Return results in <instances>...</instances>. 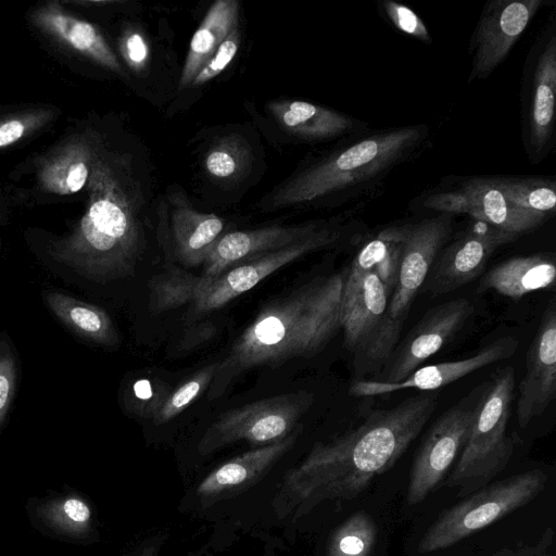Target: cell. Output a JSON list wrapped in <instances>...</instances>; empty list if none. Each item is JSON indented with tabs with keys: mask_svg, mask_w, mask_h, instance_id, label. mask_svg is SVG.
Segmentation results:
<instances>
[{
	"mask_svg": "<svg viewBox=\"0 0 556 556\" xmlns=\"http://www.w3.org/2000/svg\"><path fill=\"white\" fill-rule=\"evenodd\" d=\"M302 431L303 425L299 424L285 439L227 460L201 481L197 494L203 498H213L250 486L293 447Z\"/></svg>",
	"mask_w": 556,
	"mask_h": 556,
	"instance_id": "obj_23",
	"label": "cell"
},
{
	"mask_svg": "<svg viewBox=\"0 0 556 556\" xmlns=\"http://www.w3.org/2000/svg\"><path fill=\"white\" fill-rule=\"evenodd\" d=\"M543 0H491L482 9L469 42L468 83L488 78L506 59Z\"/></svg>",
	"mask_w": 556,
	"mask_h": 556,
	"instance_id": "obj_13",
	"label": "cell"
},
{
	"mask_svg": "<svg viewBox=\"0 0 556 556\" xmlns=\"http://www.w3.org/2000/svg\"><path fill=\"white\" fill-rule=\"evenodd\" d=\"M339 231L324 226L311 237L287 248L252 257L218 276L205 278L182 270V282L193 316L222 308L230 301L250 291L279 268L298 258L325 249L339 239Z\"/></svg>",
	"mask_w": 556,
	"mask_h": 556,
	"instance_id": "obj_10",
	"label": "cell"
},
{
	"mask_svg": "<svg viewBox=\"0 0 556 556\" xmlns=\"http://www.w3.org/2000/svg\"><path fill=\"white\" fill-rule=\"evenodd\" d=\"M425 135L424 126H403L353 140L278 187L266 199L265 208L308 203L365 186L408 156Z\"/></svg>",
	"mask_w": 556,
	"mask_h": 556,
	"instance_id": "obj_4",
	"label": "cell"
},
{
	"mask_svg": "<svg viewBox=\"0 0 556 556\" xmlns=\"http://www.w3.org/2000/svg\"><path fill=\"white\" fill-rule=\"evenodd\" d=\"M387 18L402 33L422 42H430L431 36L424 21L408 7L393 0L381 3Z\"/></svg>",
	"mask_w": 556,
	"mask_h": 556,
	"instance_id": "obj_36",
	"label": "cell"
},
{
	"mask_svg": "<svg viewBox=\"0 0 556 556\" xmlns=\"http://www.w3.org/2000/svg\"><path fill=\"white\" fill-rule=\"evenodd\" d=\"M46 301L53 314L78 336L98 344H117L118 333L102 307L55 291L48 292Z\"/></svg>",
	"mask_w": 556,
	"mask_h": 556,
	"instance_id": "obj_27",
	"label": "cell"
},
{
	"mask_svg": "<svg viewBox=\"0 0 556 556\" xmlns=\"http://www.w3.org/2000/svg\"><path fill=\"white\" fill-rule=\"evenodd\" d=\"M517 348L518 340L516 338L502 337L469 357L419 367L399 382H383L375 379L356 380L351 384L350 393L356 397H366L386 395L407 389L435 390L488 365L509 358L515 354Z\"/></svg>",
	"mask_w": 556,
	"mask_h": 556,
	"instance_id": "obj_18",
	"label": "cell"
},
{
	"mask_svg": "<svg viewBox=\"0 0 556 556\" xmlns=\"http://www.w3.org/2000/svg\"><path fill=\"white\" fill-rule=\"evenodd\" d=\"M556 396V308L544 311L526 356V374L519 386L516 406L518 424L525 428L541 416Z\"/></svg>",
	"mask_w": 556,
	"mask_h": 556,
	"instance_id": "obj_19",
	"label": "cell"
},
{
	"mask_svg": "<svg viewBox=\"0 0 556 556\" xmlns=\"http://www.w3.org/2000/svg\"><path fill=\"white\" fill-rule=\"evenodd\" d=\"M546 475L539 469L495 482L445 510L426 531L419 553L443 549L502 519L533 500L544 488Z\"/></svg>",
	"mask_w": 556,
	"mask_h": 556,
	"instance_id": "obj_7",
	"label": "cell"
},
{
	"mask_svg": "<svg viewBox=\"0 0 556 556\" xmlns=\"http://www.w3.org/2000/svg\"><path fill=\"white\" fill-rule=\"evenodd\" d=\"M58 115L53 109H29L0 118V150L11 147L49 125Z\"/></svg>",
	"mask_w": 556,
	"mask_h": 556,
	"instance_id": "obj_33",
	"label": "cell"
},
{
	"mask_svg": "<svg viewBox=\"0 0 556 556\" xmlns=\"http://www.w3.org/2000/svg\"><path fill=\"white\" fill-rule=\"evenodd\" d=\"M346 273L316 277L266 302L218 361L207 390L219 399L245 372L276 367L295 357L319 353L340 329V307Z\"/></svg>",
	"mask_w": 556,
	"mask_h": 556,
	"instance_id": "obj_3",
	"label": "cell"
},
{
	"mask_svg": "<svg viewBox=\"0 0 556 556\" xmlns=\"http://www.w3.org/2000/svg\"><path fill=\"white\" fill-rule=\"evenodd\" d=\"M453 214L440 213L406 224L395 288L375 342L368 366L384 365L396 344L416 294L453 230Z\"/></svg>",
	"mask_w": 556,
	"mask_h": 556,
	"instance_id": "obj_6",
	"label": "cell"
},
{
	"mask_svg": "<svg viewBox=\"0 0 556 556\" xmlns=\"http://www.w3.org/2000/svg\"><path fill=\"white\" fill-rule=\"evenodd\" d=\"M16 384V366L10 345L0 340V426L10 408Z\"/></svg>",
	"mask_w": 556,
	"mask_h": 556,
	"instance_id": "obj_37",
	"label": "cell"
},
{
	"mask_svg": "<svg viewBox=\"0 0 556 556\" xmlns=\"http://www.w3.org/2000/svg\"><path fill=\"white\" fill-rule=\"evenodd\" d=\"M30 22L59 45L103 68L125 76L117 55L101 30L94 24L68 13L60 1H49L38 7L30 14Z\"/></svg>",
	"mask_w": 556,
	"mask_h": 556,
	"instance_id": "obj_21",
	"label": "cell"
},
{
	"mask_svg": "<svg viewBox=\"0 0 556 556\" xmlns=\"http://www.w3.org/2000/svg\"><path fill=\"white\" fill-rule=\"evenodd\" d=\"M218 362L211 363L172 391L165 402L152 418L155 425H163L181 414L198 397H200L211 384Z\"/></svg>",
	"mask_w": 556,
	"mask_h": 556,
	"instance_id": "obj_32",
	"label": "cell"
},
{
	"mask_svg": "<svg viewBox=\"0 0 556 556\" xmlns=\"http://www.w3.org/2000/svg\"><path fill=\"white\" fill-rule=\"evenodd\" d=\"M38 515L50 528L67 535L79 536L89 531L91 509L79 497L66 496L45 503Z\"/></svg>",
	"mask_w": 556,
	"mask_h": 556,
	"instance_id": "obj_31",
	"label": "cell"
},
{
	"mask_svg": "<svg viewBox=\"0 0 556 556\" xmlns=\"http://www.w3.org/2000/svg\"><path fill=\"white\" fill-rule=\"evenodd\" d=\"M376 538L375 521L365 513H355L333 533L328 556H368Z\"/></svg>",
	"mask_w": 556,
	"mask_h": 556,
	"instance_id": "obj_30",
	"label": "cell"
},
{
	"mask_svg": "<svg viewBox=\"0 0 556 556\" xmlns=\"http://www.w3.org/2000/svg\"><path fill=\"white\" fill-rule=\"evenodd\" d=\"M268 109L285 131L308 142L353 134L361 125V122L342 112L302 100L273 101Z\"/></svg>",
	"mask_w": 556,
	"mask_h": 556,
	"instance_id": "obj_24",
	"label": "cell"
},
{
	"mask_svg": "<svg viewBox=\"0 0 556 556\" xmlns=\"http://www.w3.org/2000/svg\"><path fill=\"white\" fill-rule=\"evenodd\" d=\"M252 162L248 142L237 134L216 139L204 154L203 167L210 179L231 184L243 178Z\"/></svg>",
	"mask_w": 556,
	"mask_h": 556,
	"instance_id": "obj_28",
	"label": "cell"
},
{
	"mask_svg": "<svg viewBox=\"0 0 556 556\" xmlns=\"http://www.w3.org/2000/svg\"><path fill=\"white\" fill-rule=\"evenodd\" d=\"M490 182L513 204L549 215L555 212L556 184L543 177L488 176Z\"/></svg>",
	"mask_w": 556,
	"mask_h": 556,
	"instance_id": "obj_29",
	"label": "cell"
},
{
	"mask_svg": "<svg viewBox=\"0 0 556 556\" xmlns=\"http://www.w3.org/2000/svg\"><path fill=\"white\" fill-rule=\"evenodd\" d=\"M387 247L381 230L354 257L343 285L340 329L343 344L367 365L390 300L375 266Z\"/></svg>",
	"mask_w": 556,
	"mask_h": 556,
	"instance_id": "obj_8",
	"label": "cell"
},
{
	"mask_svg": "<svg viewBox=\"0 0 556 556\" xmlns=\"http://www.w3.org/2000/svg\"><path fill=\"white\" fill-rule=\"evenodd\" d=\"M170 393L160 378L136 380L125 394V407L137 417L152 419Z\"/></svg>",
	"mask_w": 556,
	"mask_h": 556,
	"instance_id": "obj_34",
	"label": "cell"
},
{
	"mask_svg": "<svg viewBox=\"0 0 556 556\" xmlns=\"http://www.w3.org/2000/svg\"><path fill=\"white\" fill-rule=\"evenodd\" d=\"M323 227L319 222H308L225 232L205 260L201 276L205 278L218 276L226 269L252 257L302 241Z\"/></svg>",
	"mask_w": 556,
	"mask_h": 556,
	"instance_id": "obj_20",
	"label": "cell"
},
{
	"mask_svg": "<svg viewBox=\"0 0 556 556\" xmlns=\"http://www.w3.org/2000/svg\"><path fill=\"white\" fill-rule=\"evenodd\" d=\"M102 138L94 131L74 134L40 162L37 179L49 193L70 195L84 189Z\"/></svg>",
	"mask_w": 556,
	"mask_h": 556,
	"instance_id": "obj_22",
	"label": "cell"
},
{
	"mask_svg": "<svg viewBox=\"0 0 556 556\" xmlns=\"http://www.w3.org/2000/svg\"><path fill=\"white\" fill-rule=\"evenodd\" d=\"M523 144L533 163L554 147L556 105V18L538 37L529 51L522 83Z\"/></svg>",
	"mask_w": 556,
	"mask_h": 556,
	"instance_id": "obj_11",
	"label": "cell"
},
{
	"mask_svg": "<svg viewBox=\"0 0 556 556\" xmlns=\"http://www.w3.org/2000/svg\"><path fill=\"white\" fill-rule=\"evenodd\" d=\"M515 387L511 366L501 369L483 384L466 444L446 481L447 486L465 493L488 482L506 467L514 451L507 424Z\"/></svg>",
	"mask_w": 556,
	"mask_h": 556,
	"instance_id": "obj_5",
	"label": "cell"
},
{
	"mask_svg": "<svg viewBox=\"0 0 556 556\" xmlns=\"http://www.w3.org/2000/svg\"><path fill=\"white\" fill-rule=\"evenodd\" d=\"M483 384L445 410L429 429L410 470L406 501L422 502L460 454L466 444Z\"/></svg>",
	"mask_w": 556,
	"mask_h": 556,
	"instance_id": "obj_12",
	"label": "cell"
},
{
	"mask_svg": "<svg viewBox=\"0 0 556 556\" xmlns=\"http://www.w3.org/2000/svg\"><path fill=\"white\" fill-rule=\"evenodd\" d=\"M239 24V3L217 0L193 34L179 79V88L191 83L231 29Z\"/></svg>",
	"mask_w": 556,
	"mask_h": 556,
	"instance_id": "obj_26",
	"label": "cell"
},
{
	"mask_svg": "<svg viewBox=\"0 0 556 556\" xmlns=\"http://www.w3.org/2000/svg\"><path fill=\"white\" fill-rule=\"evenodd\" d=\"M165 201L160 231L166 253L184 267L203 266L214 244L225 233L224 218L198 211L178 192Z\"/></svg>",
	"mask_w": 556,
	"mask_h": 556,
	"instance_id": "obj_17",
	"label": "cell"
},
{
	"mask_svg": "<svg viewBox=\"0 0 556 556\" xmlns=\"http://www.w3.org/2000/svg\"><path fill=\"white\" fill-rule=\"evenodd\" d=\"M439 213L467 214L475 220L521 236L539 228L548 215L521 208L509 202L488 176L463 181L458 189L437 192L425 200Z\"/></svg>",
	"mask_w": 556,
	"mask_h": 556,
	"instance_id": "obj_15",
	"label": "cell"
},
{
	"mask_svg": "<svg viewBox=\"0 0 556 556\" xmlns=\"http://www.w3.org/2000/svg\"><path fill=\"white\" fill-rule=\"evenodd\" d=\"M239 24L227 35L214 54L198 73L190 87H200L219 75L233 60L240 47Z\"/></svg>",
	"mask_w": 556,
	"mask_h": 556,
	"instance_id": "obj_35",
	"label": "cell"
},
{
	"mask_svg": "<svg viewBox=\"0 0 556 556\" xmlns=\"http://www.w3.org/2000/svg\"><path fill=\"white\" fill-rule=\"evenodd\" d=\"M139 556H153V554L151 553V551H148V552L140 554Z\"/></svg>",
	"mask_w": 556,
	"mask_h": 556,
	"instance_id": "obj_41",
	"label": "cell"
},
{
	"mask_svg": "<svg viewBox=\"0 0 556 556\" xmlns=\"http://www.w3.org/2000/svg\"><path fill=\"white\" fill-rule=\"evenodd\" d=\"M556 262L553 253H535L510 257L491 268L481 279L479 291L520 299L528 293L554 286Z\"/></svg>",
	"mask_w": 556,
	"mask_h": 556,
	"instance_id": "obj_25",
	"label": "cell"
},
{
	"mask_svg": "<svg viewBox=\"0 0 556 556\" xmlns=\"http://www.w3.org/2000/svg\"><path fill=\"white\" fill-rule=\"evenodd\" d=\"M118 48L127 66L134 72H141L148 64L150 48L138 30H126L119 38Z\"/></svg>",
	"mask_w": 556,
	"mask_h": 556,
	"instance_id": "obj_38",
	"label": "cell"
},
{
	"mask_svg": "<svg viewBox=\"0 0 556 556\" xmlns=\"http://www.w3.org/2000/svg\"><path fill=\"white\" fill-rule=\"evenodd\" d=\"M437 407L432 395H416L372 410L361 425L313 445L290 469L275 504L294 518L329 500H351L391 469L418 437Z\"/></svg>",
	"mask_w": 556,
	"mask_h": 556,
	"instance_id": "obj_1",
	"label": "cell"
},
{
	"mask_svg": "<svg viewBox=\"0 0 556 556\" xmlns=\"http://www.w3.org/2000/svg\"><path fill=\"white\" fill-rule=\"evenodd\" d=\"M473 313L466 298L431 307L399 342L383 365L379 381L399 382L438 353L462 329Z\"/></svg>",
	"mask_w": 556,
	"mask_h": 556,
	"instance_id": "obj_16",
	"label": "cell"
},
{
	"mask_svg": "<svg viewBox=\"0 0 556 556\" xmlns=\"http://www.w3.org/2000/svg\"><path fill=\"white\" fill-rule=\"evenodd\" d=\"M520 236L475 220L440 251L422 285L431 295L452 292L480 276L493 253Z\"/></svg>",
	"mask_w": 556,
	"mask_h": 556,
	"instance_id": "obj_14",
	"label": "cell"
},
{
	"mask_svg": "<svg viewBox=\"0 0 556 556\" xmlns=\"http://www.w3.org/2000/svg\"><path fill=\"white\" fill-rule=\"evenodd\" d=\"M214 336V327L213 325H204V327L198 329V333L195 336V339L190 336L189 333L187 336H184L181 341L179 342V349L182 350H190L201 342L206 341L207 339L212 338Z\"/></svg>",
	"mask_w": 556,
	"mask_h": 556,
	"instance_id": "obj_39",
	"label": "cell"
},
{
	"mask_svg": "<svg viewBox=\"0 0 556 556\" xmlns=\"http://www.w3.org/2000/svg\"><path fill=\"white\" fill-rule=\"evenodd\" d=\"M74 4H81V5H110V4H116L119 3V1H72Z\"/></svg>",
	"mask_w": 556,
	"mask_h": 556,
	"instance_id": "obj_40",
	"label": "cell"
},
{
	"mask_svg": "<svg viewBox=\"0 0 556 556\" xmlns=\"http://www.w3.org/2000/svg\"><path fill=\"white\" fill-rule=\"evenodd\" d=\"M315 401L299 390L248 403L222 414L204 432L198 452L205 456L238 441L267 445L288 437Z\"/></svg>",
	"mask_w": 556,
	"mask_h": 556,
	"instance_id": "obj_9",
	"label": "cell"
},
{
	"mask_svg": "<svg viewBox=\"0 0 556 556\" xmlns=\"http://www.w3.org/2000/svg\"><path fill=\"white\" fill-rule=\"evenodd\" d=\"M129 154L101 141L86 186L87 207L73 231L54 241L51 257L97 281L128 277L146 248L143 186Z\"/></svg>",
	"mask_w": 556,
	"mask_h": 556,
	"instance_id": "obj_2",
	"label": "cell"
}]
</instances>
